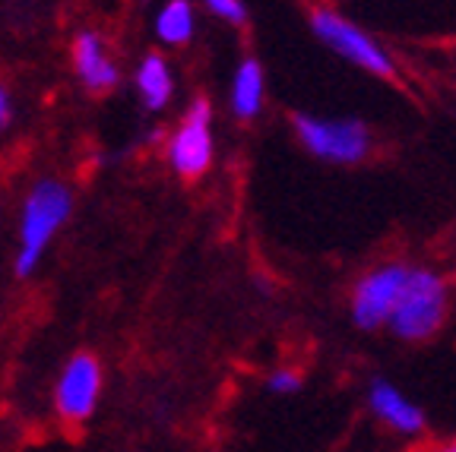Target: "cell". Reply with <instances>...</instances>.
I'll return each mask as SVG.
<instances>
[{"mask_svg":"<svg viewBox=\"0 0 456 452\" xmlns=\"http://www.w3.org/2000/svg\"><path fill=\"white\" fill-rule=\"evenodd\" d=\"M102 392V367L93 354H73L67 360L64 374L57 380L54 389V405L64 421H86L99 405Z\"/></svg>","mask_w":456,"mask_h":452,"instance_id":"7","label":"cell"},{"mask_svg":"<svg viewBox=\"0 0 456 452\" xmlns=\"http://www.w3.org/2000/svg\"><path fill=\"white\" fill-rule=\"evenodd\" d=\"M266 389L270 392H276V396H292V392H298L301 389V374L298 370H273L270 376H266Z\"/></svg>","mask_w":456,"mask_h":452,"instance_id":"14","label":"cell"},{"mask_svg":"<svg viewBox=\"0 0 456 452\" xmlns=\"http://www.w3.org/2000/svg\"><path fill=\"white\" fill-rule=\"evenodd\" d=\"M264 99H266V79H264V67L256 64L254 57L241 61L235 70V79H232V111L235 117L241 120H254L264 108Z\"/></svg>","mask_w":456,"mask_h":452,"instance_id":"10","label":"cell"},{"mask_svg":"<svg viewBox=\"0 0 456 452\" xmlns=\"http://www.w3.org/2000/svg\"><path fill=\"white\" fill-rule=\"evenodd\" d=\"M412 269L415 266H406V262H384V266L364 272L352 288V323L364 333L390 326L393 313L403 301V291L412 278Z\"/></svg>","mask_w":456,"mask_h":452,"instance_id":"5","label":"cell"},{"mask_svg":"<svg viewBox=\"0 0 456 452\" xmlns=\"http://www.w3.org/2000/svg\"><path fill=\"white\" fill-rule=\"evenodd\" d=\"M136 89L142 95V105L150 111H162L171 101V93H175V79H171V70L159 54L142 57L140 70H136Z\"/></svg>","mask_w":456,"mask_h":452,"instance_id":"11","label":"cell"},{"mask_svg":"<svg viewBox=\"0 0 456 452\" xmlns=\"http://www.w3.org/2000/svg\"><path fill=\"white\" fill-rule=\"evenodd\" d=\"M207 10L219 20L232 22V26H244L248 22V7H244L241 0H209Z\"/></svg>","mask_w":456,"mask_h":452,"instance_id":"13","label":"cell"},{"mask_svg":"<svg viewBox=\"0 0 456 452\" xmlns=\"http://www.w3.org/2000/svg\"><path fill=\"white\" fill-rule=\"evenodd\" d=\"M73 67H77L79 79H83L93 93H105L118 83V67L105 54V44L95 32H79L73 38Z\"/></svg>","mask_w":456,"mask_h":452,"instance_id":"9","label":"cell"},{"mask_svg":"<svg viewBox=\"0 0 456 452\" xmlns=\"http://www.w3.org/2000/svg\"><path fill=\"white\" fill-rule=\"evenodd\" d=\"M213 108L197 99L181 117L178 130L168 136V165L181 177H200L213 165Z\"/></svg>","mask_w":456,"mask_h":452,"instance_id":"6","label":"cell"},{"mask_svg":"<svg viewBox=\"0 0 456 452\" xmlns=\"http://www.w3.org/2000/svg\"><path fill=\"white\" fill-rule=\"evenodd\" d=\"M193 7L187 0H171L156 16V36L165 44H184L193 38Z\"/></svg>","mask_w":456,"mask_h":452,"instance_id":"12","label":"cell"},{"mask_svg":"<svg viewBox=\"0 0 456 452\" xmlns=\"http://www.w3.org/2000/svg\"><path fill=\"white\" fill-rule=\"evenodd\" d=\"M441 452H456V437L450 440V443H444V446H441Z\"/></svg>","mask_w":456,"mask_h":452,"instance_id":"16","label":"cell"},{"mask_svg":"<svg viewBox=\"0 0 456 452\" xmlns=\"http://www.w3.org/2000/svg\"><path fill=\"white\" fill-rule=\"evenodd\" d=\"M295 136L314 158L330 165H358L370 156L374 140L364 120L358 117H317V114H295Z\"/></svg>","mask_w":456,"mask_h":452,"instance_id":"2","label":"cell"},{"mask_svg":"<svg viewBox=\"0 0 456 452\" xmlns=\"http://www.w3.org/2000/svg\"><path fill=\"white\" fill-rule=\"evenodd\" d=\"M447 311H450L447 282L437 272H431V269L415 266L412 278H409L406 291H403V301H399L387 329L403 342H425L444 326Z\"/></svg>","mask_w":456,"mask_h":452,"instance_id":"3","label":"cell"},{"mask_svg":"<svg viewBox=\"0 0 456 452\" xmlns=\"http://www.w3.org/2000/svg\"><path fill=\"white\" fill-rule=\"evenodd\" d=\"M311 32L321 38V44H327L333 54H339L342 61L355 64L358 70L374 73V77H393L396 64L393 54L378 42V38L364 32L358 22H352L346 13L333 7H314L311 10Z\"/></svg>","mask_w":456,"mask_h":452,"instance_id":"4","label":"cell"},{"mask_svg":"<svg viewBox=\"0 0 456 452\" xmlns=\"http://www.w3.org/2000/svg\"><path fill=\"white\" fill-rule=\"evenodd\" d=\"M70 190L57 181H42L32 187V193L22 203V222H20V254H16V272L28 276L42 260L48 240L61 231V225L70 215Z\"/></svg>","mask_w":456,"mask_h":452,"instance_id":"1","label":"cell"},{"mask_svg":"<svg viewBox=\"0 0 456 452\" xmlns=\"http://www.w3.org/2000/svg\"><path fill=\"white\" fill-rule=\"evenodd\" d=\"M10 124V99H7V89H4V83H0V130Z\"/></svg>","mask_w":456,"mask_h":452,"instance_id":"15","label":"cell"},{"mask_svg":"<svg viewBox=\"0 0 456 452\" xmlns=\"http://www.w3.org/2000/svg\"><path fill=\"white\" fill-rule=\"evenodd\" d=\"M368 405H370V415L378 417V421H384L390 431L403 433V437H412V433L425 431V411L403 389L393 386L390 380H370Z\"/></svg>","mask_w":456,"mask_h":452,"instance_id":"8","label":"cell"}]
</instances>
